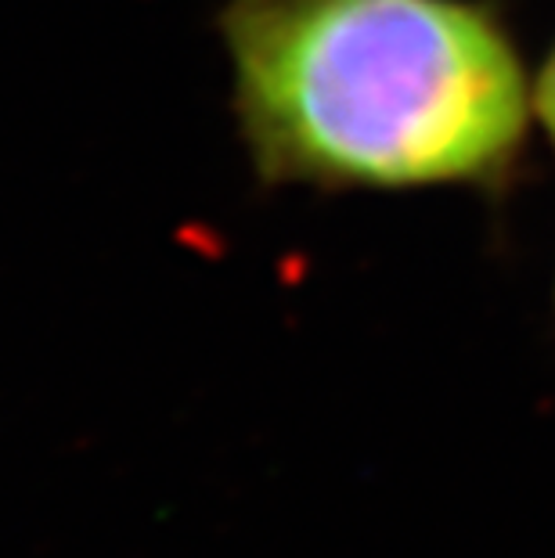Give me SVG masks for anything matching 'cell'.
Listing matches in <instances>:
<instances>
[{"label":"cell","instance_id":"obj_1","mask_svg":"<svg viewBox=\"0 0 555 558\" xmlns=\"http://www.w3.org/2000/svg\"><path fill=\"white\" fill-rule=\"evenodd\" d=\"M217 29L260 184L498 192L516 177L534 76L491 0H224Z\"/></svg>","mask_w":555,"mask_h":558},{"label":"cell","instance_id":"obj_2","mask_svg":"<svg viewBox=\"0 0 555 558\" xmlns=\"http://www.w3.org/2000/svg\"><path fill=\"white\" fill-rule=\"evenodd\" d=\"M534 123H541L555 151V44L534 76Z\"/></svg>","mask_w":555,"mask_h":558}]
</instances>
